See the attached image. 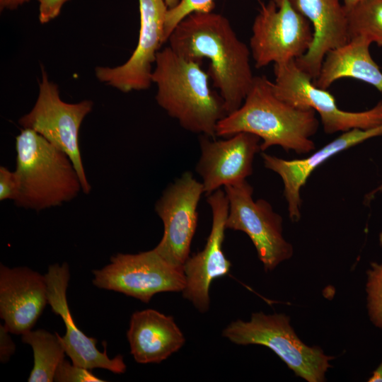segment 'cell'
Here are the masks:
<instances>
[{
  "label": "cell",
  "instance_id": "13",
  "mask_svg": "<svg viewBox=\"0 0 382 382\" xmlns=\"http://www.w3.org/2000/svg\"><path fill=\"white\" fill-rule=\"evenodd\" d=\"M212 223L204 248L190 255L183 265L185 286L182 294L200 313L208 311L212 282L229 273L231 263L223 251L228 200L221 188L207 195Z\"/></svg>",
  "mask_w": 382,
  "mask_h": 382
},
{
  "label": "cell",
  "instance_id": "15",
  "mask_svg": "<svg viewBox=\"0 0 382 382\" xmlns=\"http://www.w3.org/2000/svg\"><path fill=\"white\" fill-rule=\"evenodd\" d=\"M45 276L47 286V303L64 321L66 332L63 337H60V340L71 362L90 370L100 368L115 374L124 373L126 365L123 357L117 355L110 358L105 349L103 352L99 351L96 347L97 340L88 337L75 324L66 299L70 279L67 263L50 265Z\"/></svg>",
  "mask_w": 382,
  "mask_h": 382
},
{
  "label": "cell",
  "instance_id": "25",
  "mask_svg": "<svg viewBox=\"0 0 382 382\" xmlns=\"http://www.w3.org/2000/svg\"><path fill=\"white\" fill-rule=\"evenodd\" d=\"M54 381L57 382H103L96 376L90 369L70 364L63 360L58 366Z\"/></svg>",
  "mask_w": 382,
  "mask_h": 382
},
{
  "label": "cell",
  "instance_id": "3",
  "mask_svg": "<svg viewBox=\"0 0 382 382\" xmlns=\"http://www.w3.org/2000/svg\"><path fill=\"white\" fill-rule=\"evenodd\" d=\"M151 81L157 86L156 100L185 129L211 138L227 113L221 96L209 86V74L201 62L186 59L170 46L156 57Z\"/></svg>",
  "mask_w": 382,
  "mask_h": 382
},
{
  "label": "cell",
  "instance_id": "2",
  "mask_svg": "<svg viewBox=\"0 0 382 382\" xmlns=\"http://www.w3.org/2000/svg\"><path fill=\"white\" fill-rule=\"evenodd\" d=\"M316 113L279 98L272 81L265 76H256L243 104L218 122L216 136L248 132L262 140L261 152L279 146L286 152L308 154L316 148L311 139L319 127Z\"/></svg>",
  "mask_w": 382,
  "mask_h": 382
},
{
  "label": "cell",
  "instance_id": "26",
  "mask_svg": "<svg viewBox=\"0 0 382 382\" xmlns=\"http://www.w3.org/2000/svg\"><path fill=\"white\" fill-rule=\"evenodd\" d=\"M20 182L16 171H11L4 166L0 167V200L12 199L18 197Z\"/></svg>",
  "mask_w": 382,
  "mask_h": 382
},
{
  "label": "cell",
  "instance_id": "32",
  "mask_svg": "<svg viewBox=\"0 0 382 382\" xmlns=\"http://www.w3.org/2000/svg\"><path fill=\"white\" fill-rule=\"evenodd\" d=\"M168 8H172L175 6L179 1V0H164Z\"/></svg>",
  "mask_w": 382,
  "mask_h": 382
},
{
  "label": "cell",
  "instance_id": "29",
  "mask_svg": "<svg viewBox=\"0 0 382 382\" xmlns=\"http://www.w3.org/2000/svg\"><path fill=\"white\" fill-rule=\"evenodd\" d=\"M30 0H0V9L13 10L24 3L28 2Z\"/></svg>",
  "mask_w": 382,
  "mask_h": 382
},
{
  "label": "cell",
  "instance_id": "7",
  "mask_svg": "<svg viewBox=\"0 0 382 382\" xmlns=\"http://www.w3.org/2000/svg\"><path fill=\"white\" fill-rule=\"evenodd\" d=\"M259 2L249 47L255 67L286 63L306 54L313 37L309 21L290 0Z\"/></svg>",
  "mask_w": 382,
  "mask_h": 382
},
{
  "label": "cell",
  "instance_id": "10",
  "mask_svg": "<svg viewBox=\"0 0 382 382\" xmlns=\"http://www.w3.org/2000/svg\"><path fill=\"white\" fill-rule=\"evenodd\" d=\"M93 284L148 303L161 292L183 291V267L163 259L154 249L137 254L117 253L100 270L93 271Z\"/></svg>",
  "mask_w": 382,
  "mask_h": 382
},
{
  "label": "cell",
  "instance_id": "5",
  "mask_svg": "<svg viewBox=\"0 0 382 382\" xmlns=\"http://www.w3.org/2000/svg\"><path fill=\"white\" fill-rule=\"evenodd\" d=\"M222 335L238 345H262L272 350L294 374L308 382H322L332 357L304 344L284 313H253L250 320L229 323Z\"/></svg>",
  "mask_w": 382,
  "mask_h": 382
},
{
  "label": "cell",
  "instance_id": "9",
  "mask_svg": "<svg viewBox=\"0 0 382 382\" xmlns=\"http://www.w3.org/2000/svg\"><path fill=\"white\" fill-rule=\"evenodd\" d=\"M228 200L226 229L243 231L253 243L265 272L291 257L293 246L283 236V219L266 200H254L253 188L245 180L224 187Z\"/></svg>",
  "mask_w": 382,
  "mask_h": 382
},
{
  "label": "cell",
  "instance_id": "21",
  "mask_svg": "<svg viewBox=\"0 0 382 382\" xmlns=\"http://www.w3.org/2000/svg\"><path fill=\"white\" fill-rule=\"evenodd\" d=\"M22 341L30 345L34 355V366L28 381H53L56 370L66 354L60 336L42 329L30 330L22 335Z\"/></svg>",
  "mask_w": 382,
  "mask_h": 382
},
{
  "label": "cell",
  "instance_id": "4",
  "mask_svg": "<svg viewBox=\"0 0 382 382\" xmlns=\"http://www.w3.org/2000/svg\"><path fill=\"white\" fill-rule=\"evenodd\" d=\"M16 151L15 171L20 182L16 206L39 212L69 202L82 190L68 155L34 130L21 131Z\"/></svg>",
  "mask_w": 382,
  "mask_h": 382
},
{
  "label": "cell",
  "instance_id": "18",
  "mask_svg": "<svg viewBox=\"0 0 382 382\" xmlns=\"http://www.w3.org/2000/svg\"><path fill=\"white\" fill-rule=\"evenodd\" d=\"M381 135L382 125L369 129H352L342 132L338 137L308 157L299 159L286 160L262 151L261 156L265 167L276 173L282 178L290 219L294 222L300 220L301 189L318 166L337 153Z\"/></svg>",
  "mask_w": 382,
  "mask_h": 382
},
{
  "label": "cell",
  "instance_id": "19",
  "mask_svg": "<svg viewBox=\"0 0 382 382\" xmlns=\"http://www.w3.org/2000/svg\"><path fill=\"white\" fill-rule=\"evenodd\" d=\"M127 337L130 353L139 364L161 363L185 343L174 318L151 308L132 315Z\"/></svg>",
  "mask_w": 382,
  "mask_h": 382
},
{
  "label": "cell",
  "instance_id": "23",
  "mask_svg": "<svg viewBox=\"0 0 382 382\" xmlns=\"http://www.w3.org/2000/svg\"><path fill=\"white\" fill-rule=\"evenodd\" d=\"M366 274L369 316L376 327L382 328V263L371 262Z\"/></svg>",
  "mask_w": 382,
  "mask_h": 382
},
{
  "label": "cell",
  "instance_id": "24",
  "mask_svg": "<svg viewBox=\"0 0 382 382\" xmlns=\"http://www.w3.org/2000/svg\"><path fill=\"white\" fill-rule=\"evenodd\" d=\"M214 6V0H179L175 6L167 11L164 27L165 42L168 41L174 28L185 18L195 12H212Z\"/></svg>",
  "mask_w": 382,
  "mask_h": 382
},
{
  "label": "cell",
  "instance_id": "28",
  "mask_svg": "<svg viewBox=\"0 0 382 382\" xmlns=\"http://www.w3.org/2000/svg\"><path fill=\"white\" fill-rule=\"evenodd\" d=\"M10 332L4 325H0V361L6 363L14 354L16 345Z\"/></svg>",
  "mask_w": 382,
  "mask_h": 382
},
{
  "label": "cell",
  "instance_id": "30",
  "mask_svg": "<svg viewBox=\"0 0 382 382\" xmlns=\"http://www.w3.org/2000/svg\"><path fill=\"white\" fill-rule=\"evenodd\" d=\"M369 382H382V361L376 369L373 372L372 376L369 378Z\"/></svg>",
  "mask_w": 382,
  "mask_h": 382
},
{
  "label": "cell",
  "instance_id": "16",
  "mask_svg": "<svg viewBox=\"0 0 382 382\" xmlns=\"http://www.w3.org/2000/svg\"><path fill=\"white\" fill-rule=\"evenodd\" d=\"M47 303L45 276L27 267L0 266V316L11 333L30 331Z\"/></svg>",
  "mask_w": 382,
  "mask_h": 382
},
{
  "label": "cell",
  "instance_id": "17",
  "mask_svg": "<svg viewBox=\"0 0 382 382\" xmlns=\"http://www.w3.org/2000/svg\"><path fill=\"white\" fill-rule=\"evenodd\" d=\"M312 25L308 51L295 59L300 69L315 80L326 54L349 40L348 11L340 0H290Z\"/></svg>",
  "mask_w": 382,
  "mask_h": 382
},
{
  "label": "cell",
  "instance_id": "14",
  "mask_svg": "<svg viewBox=\"0 0 382 382\" xmlns=\"http://www.w3.org/2000/svg\"><path fill=\"white\" fill-rule=\"evenodd\" d=\"M226 138H199L201 155L195 170L202 179L207 195L221 186L246 180L253 173L255 154L261 151V139L255 134L239 132Z\"/></svg>",
  "mask_w": 382,
  "mask_h": 382
},
{
  "label": "cell",
  "instance_id": "33",
  "mask_svg": "<svg viewBox=\"0 0 382 382\" xmlns=\"http://www.w3.org/2000/svg\"><path fill=\"white\" fill-rule=\"evenodd\" d=\"M381 190H382V185L379 188H378V190H376V191Z\"/></svg>",
  "mask_w": 382,
  "mask_h": 382
},
{
  "label": "cell",
  "instance_id": "11",
  "mask_svg": "<svg viewBox=\"0 0 382 382\" xmlns=\"http://www.w3.org/2000/svg\"><path fill=\"white\" fill-rule=\"evenodd\" d=\"M203 193L202 183L187 171L167 186L155 204V211L163 221L164 230L154 249L177 267H183L190 255L197 226V206Z\"/></svg>",
  "mask_w": 382,
  "mask_h": 382
},
{
  "label": "cell",
  "instance_id": "27",
  "mask_svg": "<svg viewBox=\"0 0 382 382\" xmlns=\"http://www.w3.org/2000/svg\"><path fill=\"white\" fill-rule=\"evenodd\" d=\"M39 21L42 24L54 19L60 13L63 4L69 0H37Z\"/></svg>",
  "mask_w": 382,
  "mask_h": 382
},
{
  "label": "cell",
  "instance_id": "8",
  "mask_svg": "<svg viewBox=\"0 0 382 382\" xmlns=\"http://www.w3.org/2000/svg\"><path fill=\"white\" fill-rule=\"evenodd\" d=\"M274 72L275 78L272 86L274 94L294 106L313 109L319 115L328 134L355 128L369 129L382 125V102L365 111L342 110L328 89L316 86L295 60L274 64Z\"/></svg>",
  "mask_w": 382,
  "mask_h": 382
},
{
  "label": "cell",
  "instance_id": "6",
  "mask_svg": "<svg viewBox=\"0 0 382 382\" xmlns=\"http://www.w3.org/2000/svg\"><path fill=\"white\" fill-rule=\"evenodd\" d=\"M39 94L31 110L22 116L19 125L33 129L68 155L80 178L82 191L88 194L91 187L86 178L79 144V132L93 103L84 100L77 103L63 101L56 83L50 81L43 66Z\"/></svg>",
  "mask_w": 382,
  "mask_h": 382
},
{
  "label": "cell",
  "instance_id": "1",
  "mask_svg": "<svg viewBox=\"0 0 382 382\" xmlns=\"http://www.w3.org/2000/svg\"><path fill=\"white\" fill-rule=\"evenodd\" d=\"M168 41L186 59L209 60L207 72L219 91L227 115L243 104L255 78L251 53L225 16L213 11L192 13L178 24Z\"/></svg>",
  "mask_w": 382,
  "mask_h": 382
},
{
  "label": "cell",
  "instance_id": "12",
  "mask_svg": "<svg viewBox=\"0 0 382 382\" xmlns=\"http://www.w3.org/2000/svg\"><path fill=\"white\" fill-rule=\"evenodd\" d=\"M140 29L137 47L130 57L115 67L97 66V79L120 91H142L152 83V65L164 41L168 9L164 0H139Z\"/></svg>",
  "mask_w": 382,
  "mask_h": 382
},
{
  "label": "cell",
  "instance_id": "31",
  "mask_svg": "<svg viewBox=\"0 0 382 382\" xmlns=\"http://www.w3.org/2000/svg\"><path fill=\"white\" fill-rule=\"evenodd\" d=\"M361 1V0H342V2L347 10L349 11Z\"/></svg>",
  "mask_w": 382,
  "mask_h": 382
},
{
  "label": "cell",
  "instance_id": "22",
  "mask_svg": "<svg viewBox=\"0 0 382 382\" xmlns=\"http://www.w3.org/2000/svg\"><path fill=\"white\" fill-rule=\"evenodd\" d=\"M349 39L364 37L382 47V0H361L348 11Z\"/></svg>",
  "mask_w": 382,
  "mask_h": 382
},
{
  "label": "cell",
  "instance_id": "20",
  "mask_svg": "<svg viewBox=\"0 0 382 382\" xmlns=\"http://www.w3.org/2000/svg\"><path fill=\"white\" fill-rule=\"evenodd\" d=\"M371 44L368 39L357 36L329 52L313 83L328 89L336 81L350 78L369 83L382 92V72L371 56Z\"/></svg>",
  "mask_w": 382,
  "mask_h": 382
}]
</instances>
